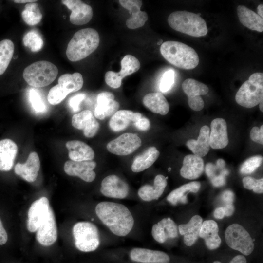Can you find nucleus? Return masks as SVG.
I'll use <instances>...</instances> for the list:
<instances>
[{"instance_id":"1","label":"nucleus","mask_w":263,"mask_h":263,"mask_svg":"<svg viewBox=\"0 0 263 263\" xmlns=\"http://www.w3.org/2000/svg\"><path fill=\"white\" fill-rule=\"evenodd\" d=\"M95 213L103 224L117 236H126L133 226V217L127 207L122 204L101 202L96 205Z\"/></svg>"},{"instance_id":"2","label":"nucleus","mask_w":263,"mask_h":263,"mask_svg":"<svg viewBox=\"0 0 263 263\" xmlns=\"http://www.w3.org/2000/svg\"><path fill=\"white\" fill-rule=\"evenodd\" d=\"M163 57L170 64L181 69L190 70L196 68L199 58L192 47L177 41H167L160 48Z\"/></svg>"},{"instance_id":"3","label":"nucleus","mask_w":263,"mask_h":263,"mask_svg":"<svg viewBox=\"0 0 263 263\" xmlns=\"http://www.w3.org/2000/svg\"><path fill=\"white\" fill-rule=\"evenodd\" d=\"M100 37L93 28L82 29L77 31L69 41L66 51L71 61L82 60L94 52L98 47Z\"/></svg>"},{"instance_id":"4","label":"nucleus","mask_w":263,"mask_h":263,"mask_svg":"<svg viewBox=\"0 0 263 263\" xmlns=\"http://www.w3.org/2000/svg\"><path fill=\"white\" fill-rule=\"evenodd\" d=\"M168 22L173 29L195 37L204 36L208 30L205 20L199 15L187 11H177L168 18Z\"/></svg>"},{"instance_id":"5","label":"nucleus","mask_w":263,"mask_h":263,"mask_svg":"<svg viewBox=\"0 0 263 263\" xmlns=\"http://www.w3.org/2000/svg\"><path fill=\"white\" fill-rule=\"evenodd\" d=\"M57 74L58 69L56 65L48 61L40 60L26 67L23 77L31 86L41 88L52 83Z\"/></svg>"},{"instance_id":"6","label":"nucleus","mask_w":263,"mask_h":263,"mask_svg":"<svg viewBox=\"0 0 263 263\" xmlns=\"http://www.w3.org/2000/svg\"><path fill=\"white\" fill-rule=\"evenodd\" d=\"M263 99V73L252 74L240 87L235 95L237 103L247 108H253Z\"/></svg>"},{"instance_id":"7","label":"nucleus","mask_w":263,"mask_h":263,"mask_svg":"<svg viewBox=\"0 0 263 263\" xmlns=\"http://www.w3.org/2000/svg\"><path fill=\"white\" fill-rule=\"evenodd\" d=\"M76 247L83 252H91L98 247L100 239L97 227L88 222H80L73 228Z\"/></svg>"},{"instance_id":"8","label":"nucleus","mask_w":263,"mask_h":263,"mask_svg":"<svg viewBox=\"0 0 263 263\" xmlns=\"http://www.w3.org/2000/svg\"><path fill=\"white\" fill-rule=\"evenodd\" d=\"M225 239L229 247L244 255H249L253 251V240L246 229L239 224H233L227 227Z\"/></svg>"},{"instance_id":"9","label":"nucleus","mask_w":263,"mask_h":263,"mask_svg":"<svg viewBox=\"0 0 263 263\" xmlns=\"http://www.w3.org/2000/svg\"><path fill=\"white\" fill-rule=\"evenodd\" d=\"M121 69L119 72L109 71L105 75V82L111 88H119L121 85L122 79L137 71L140 67V63L135 56L127 55L121 60Z\"/></svg>"},{"instance_id":"10","label":"nucleus","mask_w":263,"mask_h":263,"mask_svg":"<svg viewBox=\"0 0 263 263\" xmlns=\"http://www.w3.org/2000/svg\"><path fill=\"white\" fill-rule=\"evenodd\" d=\"M141 144L142 141L136 134L125 133L109 142L106 148L113 154L124 156L133 152Z\"/></svg>"},{"instance_id":"11","label":"nucleus","mask_w":263,"mask_h":263,"mask_svg":"<svg viewBox=\"0 0 263 263\" xmlns=\"http://www.w3.org/2000/svg\"><path fill=\"white\" fill-rule=\"evenodd\" d=\"M184 93L188 96L189 107L195 111H200L204 107V102L200 95L207 94L209 91L205 84L192 78L185 80L182 85Z\"/></svg>"},{"instance_id":"12","label":"nucleus","mask_w":263,"mask_h":263,"mask_svg":"<svg viewBox=\"0 0 263 263\" xmlns=\"http://www.w3.org/2000/svg\"><path fill=\"white\" fill-rule=\"evenodd\" d=\"M51 208L49 200L46 197H42L32 203L28 210L27 223V227L30 232L37 231Z\"/></svg>"},{"instance_id":"13","label":"nucleus","mask_w":263,"mask_h":263,"mask_svg":"<svg viewBox=\"0 0 263 263\" xmlns=\"http://www.w3.org/2000/svg\"><path fill=\"white\" fill-rule=\"evenodd\" d=\"M128 184L116 175H110L101 182L100 191L106 197L123 199L129 193Z\"/></svg>"},{"instance_id":"14","label":"nucleus","mask_w":263,"mask_h":263,"mask_svg":"<svg viewBox=\"0 0 263 263\" xmlns=\"http://www.w3.org/2000/svg\"><path fill=\"white\" fill-rule=\"evenodd\" d=\"M96 166V162L92 160L79 162L68 160L64 164V170L68 175L78 176L85 182H91L96 177L93 170Z\"/></svg>"},{"instance_id":"15","label":"nucleus","mask_w":263,"mask_h":263,"mask_svg":"<svg viewBox=\"0 0 263 263\" xmlns=\"http://www.w3.org/2000/svg\"><path fill=\"white\" fill-rule=\"evenodd\" d=\"M61 2L72 11L70 21L72 24L83 25L92 19L93 9L89 5L79 0H62Z\"/></svg>"},{"instance_id":"16","label":"nucleus","mask_w":263,"mask_h":263,"mask_svg":"<svg viewBox=\"0 0 263 263\" xmlns=\"http://www.w3.org/2000/svg\"><path fill=\"white\" fill-rule=\"evenodd\" d=\"M72 125L74 128L82 130L84 136L88 138L94 137L100 128L99 123L95 119L92 112L89 110L73 115Z\"/></svg>"},{"instance_id":"17","label":"nucleus","mask_w":263,"mask_h":263,"mask_svg":"<svg viewBox=\"0 0 263 263\" xmlns=\"http://www.w3.org/2000/svg\"><path fill=\"white\" fill-rule=\"evenodd\" d=\"M119 103L114 100V94L109 92L99 93L96 98L94 116L100 120L113 115L118 110Z\"/></svg>"},{"instance_id":"18","label":"nucleus","mask_w":263,"mask_h":263,"mask_svg":"<svg viewBox=\"0 0 263 263\" xmlns=\"http://www.w3.org/2000/svg\"><path fill=\"white\" fill-rule=\"evenodd\" d=\"M57 238V230L54 212L51 208L44 222L37 230L36 239L41 245H52Z\"/></svg>"},{"instance_id":"19","label":"nucleus","mask_w":263,"mask_h":263,"mask_svg":"<svg viewBox=\"0 0 263 263\" xmlns=\"http://www.w3.org/2000/svg\"><path fill=\"white\" fill-rule=\"evenodd\" d=\"M119 3L124 8L128 10L131 16L127 20L126 26L131 29H134L143 26L148 20L147 13L141 11L140 8L142 5L141 0H120Z\"/></svg>"},{"instance_id":"20","label":"nucleus","mask_w":263,"mask_h":263,"mask_svg":"<svg viewBox=\"0 0 263 263\" xmlns=\"http://www.w3.org/2000/svg\"><path fill=\"white\" fill-rule=\"evenodd\" d=\"M40 160L38 153L31 152L24 164L18 163L15 166L14 172L17 175L29 182H34L40 169Z\"/></svg>"},{"instance_id":"21","label":"nucleus","mask_w":263,"mask_h":263,"mask_svg":"<svg viewBox=\"0 0 263 263\" xmlns=\"http://www.w3.org/2000/svg\"><path fill=\"white\" fill-rule=\"evenodd\" d=\"M209 134L210 147L213 149H221L226 147L229 143L227 125L225 119L217 118L210 124Z\"/></svg>"},{"instance_id":"22","label":"nucleus","mask_w":263,"mask_h":263,"mask_svg":"<svg viewBox=\"0 0 263 263\" xmlns=\"http://www.w3.org/2000/svg\"><path fill=\"white\" fill-rule=\"evenodd\" d=\"M132 260L142 263H169V257L165 252L143 248H134L130 252Z\"/></svg>"},{"instance_id":"23","label":"nucleus","mask_w":263,"mask_h":263,"mask_svg":"<svg viewBox=\"0 0 263 263\" xmlns=\"http://www.w3.org/2000/svg\"><path fill=\"white\" fill-rule=\"evenodd\" d=\"M151 234L154 240L160 243L175 238L178 236L176 224L170 218H164L153 225Z\"/></svg>"},{"instance_id":"24","label":"nucleus","mask_w":263,"mask_h":263,"mask_svg":"<svg viewBox=\"0 0 263 263\" xmlns=\"http://www.w3.org/2000/svg\"><path fill=\"white\" fill-rule=\"evenodd\" d=\"M17 144L12 140L4 139L0 140V170H10L14 163L18 153Z\"/></svg>"},{"instance_id":"25","label":"nucleus","mask_w":263,"mask_h":263,"mask_svg":"<svg viewBox=\"0 0 263 263\" xmlns=\"http://www.w3.org/2000/svg\"><path fill=\"white\" fill-rule=\"evenodd\" d=\"M204 165V161L201 157L194 154L187 155L183 159L180 175L185 179H197L202 175Z\"/></svg>"},{"instance_id":"26","label":"nucleus","mask_w":263,"mask_h":263,"mask_svg":"<svg viewBox=\"0 0 263 263\" xmlns=\"http://www.w3.org/2000/svg\"><path fill=\"white\" fill-rule=\"evenodd\" d=\"M65 145L71 160L77 162L89 161L94 157V152L92 148L82 141L71 140L67 142Z\"/></svg>"},{"instance_id":"27","label":"nucleus","mask_w":263,"mask_h":263,"mask_svg":"<svg viewBox=\"0 0 263 263\" xmlns=\"http://www.w3.org/2000/svg\"><path fill=\"white\" fill-rule=\"evenodd\" d=\"M167 178L161 174L156 175L153 186L147 184L140 188L138 191V196L145 201L157 200L167 185Z\"/></svg>"},{"instance_id":"28","label":"nucleus","mask_w":263,"mask_h":263,"mask_svg":"<svg viewBox=\"0 0 263 263\" xmlns=\"http://www.w3.org/2000/svg\"><path fill=\"white\" fill-rule=\"evenodd\" d=\"M202 223L201 217L196 215L187 224L179 225V233L184 236V242L187 246H190L195 243L199 236Z\"/></svg>"},{"instance_id":"29","label":"nucleus","mask_w":263,"mask_h":263,"mask_svg":"<svg viewBox=\"0 0 263 263\" xmlns=\"http://www.w3.org/2000/svg\"><path fill=\"white\" fill-rule=\"evenodd\" d=\"M142 116L138 112L134 113L128 110H119L112 116L109 125L113 131L120 132L126 129L132 122L134 123Z\"/></svg>"},{"instance_id":"30","label":"nucleus","mask_w":263,"mask_h":263,"mask_svg":"<svg viewBox=\"0 0 263 263\" xmlns=\"http://www.w3.org/2000/svg\"><path fill=\"white\" fill-rule=\"evenodd\" d=\"M218 232V225L214 221L209 220L202 223L199 237L204 239L206 246L210 250L215 249L221 244Z\"/></svg>"},{"instance_id":"31","label":"nucleus","mask_w":263,"mask_h":263,"mask_svg":"<svg viewBox=\"0 0 263 263\" xmlns=\"http://www.w3.org/2000/svg\"><path fill=\"white\" fill-rule=\"evenodd\" d=\"M209 128L205 125L201 127L197 140L189 139L186 143L187 147L194 155L202 158L206 156L210 149Z\"/></svg>"},{"instance_id":"32","label":"nucleus","mask_w":263,"mask_h":263,"mask_svg":"<svg viewBox=\"0 0 263 263\" xmlns=\"http://www.w3.org/2000/svg\"><path fill=\"white\" fill-rule=\"evenodd\" d=\"M238 19L240 22L248 29L262 32L263 31V18L256 13L244 5L237 8Z\"/></svg>"},{"instance_id":"33","label":"nucleus","mask_w":263,"mask_h":263,"mask_svg":"<svg viewBox=\"0 0 263 263\" xmlns=\"http://www.w3.org/2000/svg\"><path fill=\"white\" fill-rule=\"evenodd\" d=\"M143 103L152 112L161 115L167 114L169 110V105L167 100L159 92L147 94L143 97Z\"/></svg>"},{"instance_id":"34","label":"nucleus","mask_w":263,"mask_h":263,"mask_svg":"<svg viewBox=\"0 0 263 263\" xmlns=\"http://www.w3.org/2000/svg\"><path fill=\"white\" fill-rule=\"evenodd\" d=\"M159 155V151L155 147H149L135 157L132 165V170L134 172L144 171L152 165Z\"/></svg>"},{"instance_id":"35","label":"nucleus","mask_w":263,"mask_h":263,"mask_svg":"<svg viewBox=\"0 0 263 263\" xmlns=\"http://www.w3.org/2000/svg\"><path fill=\"white\" fill-rule=\"evenodd\" d=\"M200 187L201 184L197 181L185 184L172 190L167 196V200L173 205H176L179 203H186L187 194L189 192H197Z\"/></svg>"},{"instance_id":"36","label":"nucleus","mask_w":263,"mask_h":263,"mask_svg":"<svg viewBox=\"0 0 263 263\" xmlns=\"http://www.w3.org/2000/svg\"><path fill=\"white\" fill-rule=\"evenodd\" d=\"M58 84L68 94L79 90L83 86V79L81 74H65L60 76L58 80Z\"/></svg>"},{"instance_id":"37","label":"nucleus","mask_w":263,"mask_h":263,"mask_svg":"<svg viewBox=\"0 0 263 263\" xmlns=\"http://www.w3.org/2000/svg\"><path fill=\"white\" fill-rule=\"evenodd\" d=\"M14 52L13 42L9 39H3L0 41V75L7 69Z\"/></svg>"},{"instance_id":"38","label":"nucleus","mask_w":263,"mask_h":263,"mask_svg":"<svg viewBox=\"0 0 263 263\" xmlns=\"http://www.w3.org/2000/svg\"><path fill=\"white\" fill-rule=\"evenodd\" d=\"M21 16L24 21L31 26L38 23L42 18L38 4L35 2L26 4L24 9L22 12Z\"/></svg>"},{"instance_id":"39","label":"nucleus","mask_w":263,"mask_h":263,"mask_svg":"<svg viewBox=\"0 0 263 263\" xmlns=\"http://www.w3.org/2000/svg\"><path fill=\"white\" fill-rule=\"evenodd\" d=\"M225 162L222 159L217 160L216 165L211 163H207L205 168L207 175L210 180L218 176L225 177L229 173V171L225 168Z\"/></svg>"},{"instance_id":"40","label":"nucleus","mask_w":263,"mask_h":263,"mask_svg":"<svg viewBox=\"0 0 263 263\" xmlns=\"http://www.w3.org/2000/svg\"><path fill=\"white\" fill-rule=\"evenodd\" d=\"M24 45L29 47L32 52H38L43 45V41L40 35L35 30L27 33L23 38Z\"/></svg>"},{"instance_id":"41","label":"nucleus","mask_w":263,"mask_h":263,"mask_svg":"<svg viewBox=\"0 0 263 263\" xmlns=\"http://www.w3.org/2000/svg\"><path fill=\"white\" fill-rule=\"evenodd\" d=\"M29 99L33 109L37 113H42L46 111V106L38 90L34 89L30 90Z\"/></svg>"},{"instance_id":"42","label":"nucleus","mask_w":263,"mask_h":263,"mask_svg":"<svg viewBox=\"0 0 263 263\" xmlns=\"http://www.w3.org/2000/svg\"><path fill=\"white\" fill-rule=\"evenodd\" d=\"M263 157L256 155L246 160L241 166L240 171L242 174H249L255 171L262 164Z\"/></svg>"},{"instance_id":"43","label":"nucleus","mask_w":263,"mask_h":263,"mask_svg":"<svg viewBox=\"0 0 263 263\" xmlns=\"http://www.w3.org/2000/svg\"><path fill=\"white\" fill-rule=\"evenodd\" d=\"M68 94L58 84L52 87L48 94V101L51 105L60 103Z\"/></svg>"},{"instance_id":"44","label":"nucleus","mask_w":263,"mask_h":263,"mask_svg":"<svg viewBox=\"0 0 263 263\" xmlns=\"http://www.w3.org/2000/svg\"><path fill=\"white\" fill-rule=\"evenodd\" d=\"M174 71L170 69L166 71L161 79L159 89L162 93H166L172 88L175 82Z\"/></svg>"},{"instance_id":"45","label":"nucleus","mask_w":263,"mask_h":263,"mask_svg":"<svg viewBox=\"0 0 263 263\" xmlns=\"http://www.w3.org/2000/svg\"><path fill=\"white\" fill-rule=\"evenodd\" d=\"M243 186L246 189L252 190L256 193L263 192V178L256 179L251 176H246L242 180Z\"/></svg>"},{"instance_id":"46","label":"nucleus","mask_w":263,"mask_h":263,"mask_svg":"<svg viewBox=\"0 0 263 263\" xmlns=\"http://www.w3.org/2000/svg\"><path fill=\"white\" fill-rule=\"evenodd\" d=\"M85 97V94L78 93L70 98L68 102L69 105L74 112L79 110V105Z\"/></svg>"},{"instance_id":"47","label":"nucleus","mask_w":263,"mask_h":263,"mask_svg":"<svg viewBox=\"0 0 263 263\" xmlns=\"http://www.w3.org/2000/svg\"><path fill=\"white\" fill-rule=\"evenodd\" d=\"M251 139L260 144H263V125H262L260 128L258 127H254L252 128L250 132Z\"/></svg>"},{"instance_id":"48","label":"nucleus","mask_w":263,"mask_h":263,"mask_svg":"<svg viewBox=\"0 0 263 263\" xmlns=\"http://www.w3.org/2000/svg\"><path fill=\"white\" fill-rule=\"evenodd\" d=\"M134 126L141 131H147L150 128V123L149 120L144 117H141L133 123Z\"/></svg>"},{"instance_id":"49","label":"nucleus","mask_w":263,"mask_h":263,"mask_svg":"<svg viewBox=\"0 0 263 263\" xmlns=\"http://www.w3.org/2000/svg\"><path fill=\"white\" fill-rule=\"evenodd\" d=\"M221 198L225 204L233 203L234 199V194L232 191L227 190L223 192L221 195Z\"/></svg>"},{"instance_id":"50","label":"nucleus","mask_w":263,"mask_h":263,"mask_svg":"<svg viewBox=\"0 0 263 263\" xmlns=\"http://www.w3.org/2000/svg\"><path fill=\"white\" fill-rule=\"evenodd\" d=\"M8 240L7 233L0 218V245L5 244Z\"/></svg>"},{"instance_id":"51","label":"nucleus","mask_w":263,"mask_h":263,"mask_svg":"<svg viewBox=\"0 0 263 263\" xmlns=\"http://www.w3.org/2000/svg\"><path fill=\"white\" fill-rule=\"evenodd\" d=\"M213 263H222L221 262L216 261ZM229 263H246V260L244 256L239 255L234 257L229 262Z\"/></svg>"},{"instance_id":"52","label":"nucleus","mask_w":263,"mask_h":263,"mask_svg":"<svg viewBox=\"0 0 263 263\" xmlns=\"http://www.w3.org/2000/svg\"><path fill=\"white\" fill-rule=\"evenodd\" d=\"M225 212V215L230 216L232 215L234 211V207L233 203L225 204L223 207Z\"/></svg>"},{"instance_id":"53","label":"nucleus","mask_w":263,"mask_h":263,"mask_svg":"<svg viewBox=\"0 0 263 263\" xmlns=\"http://www.w3.org/2000/svg\"><path fill=\"white\" fill-rule=\"evenodd\" d=\"M225 216V210L223 207L217 208L214 212V216L216 219H222Z\"/></svg>"},{"instance_id":"54","label":"nucleus","mask_w":263,"mask_h":263,"mask_svg":"<svg viewBox=\"0 0 263 263\" xmlns=\"http://www.w3.org/2000/svg\"><path fill=\"white\" fill-rule=\"evenodd\" d=\"M257 14L261 17H263V4L259 5L257 8Z\"/></svg>"},{"instance_id":"55","label":"nucleus","mask_w":263,"mask_h":263,"mask_svg":"<svg viewBox=\"0 0 263 263\" xmlns=\"http://www.w3.org/2000/svg\"><path fill=\"white\" fill-rule=\"evenodd\" d=\"M14 2L17 3H31L37 1V0H13Z\"/></svg>"},{"instance_id":"56","label":"nucleus","mask_w":263,"mask_h":263,"mask_svg":"<svg viewBox=\"0 0 263 263\" xmlns=\"http://www.w3.org/2000/svg\"><path fill=\"white\" fill-rule=\"evenodd\" d=\"M259 108L260 111L263 112V99L261 100V101L259 102Z\"/></svg>"}]
</instances>
